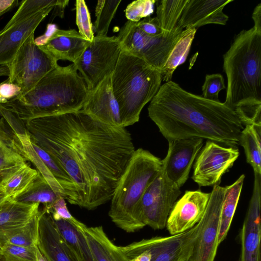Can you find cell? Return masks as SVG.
<instances>
[{"instance_id":"bcb514c9","label":"cell","mask_w":261,"mask_h":261,"mask_svg":"<svg viewBox=\"0 0 261 261\" xmlns=\"http://www.w3.org/2000/svg\"><path fill=\"white\" fill-rule=\"evenodd\" d=\"M151 254L148 251H144L129 259V261H150Z\"/></svg>"},{"instance_id":"30bf717a","label":"cell","mask_w":261,"mask_h":261,"mask_svg":"<svg viewBox=\"0 0 261 261\" xmlns=\"http://www.w3.org/2000/svg\"><path fill=\"white\" fill-rule=\"evenodd\" d=\"M121 51L117 36L94 37L74 63L88 90L111 75Z\"/></svg>"},{"instance_id":"ab89813d","label":"cell","mask_w":261,"mask_h":261,"mask_svg":"<svg viewBox=\"0 0 261 261\" xmlns=\"http://www.w3.org/2000/svg\"><path fill=\"white\" fill-rule=\"evenodd\" d=\"M49 211L53 217L60 218L73 223L78 221L68 211L65 199L63 197L59 198Z\"/></svg>"},{"instance_id":"6da1fadb","label":"cell","mask_w":261,"mask_h":261,"mask_svg":"<svg viewBox=\"0 0 261 261\" xmlns=\"http://www.w3.org/2000/svg\"><path fill=\"white\" fill-rule=\"evenodd\" d=\"M24 123L31 141L72 180L75 205L92 210L111 199L135 150L125 127L104 123L82 110Z\"/></svg>"},{"instance_id":"ffe728a7","label":"cell","mask_w":261,"mask_h":261,"mask_svg":"<svg viewBox=\"0 0 261 261\" xmlns=\"http://www.w3.org/2000/svg\"><path fill=\"white\" fill-rule=\"evenodd\" d=\"M54 7L43 9L34 15L0 31V65H6L16 56L26 40Z\"/></svg>"},{"instance_id":"d4e9b609","label":"cell","mask_w":261,"mask_h":261,"mask_svg":"<svg viewBox=\"0 0 261 261\" xmlns=\"http://www.w3.org/2000/svg\"><path fill=\"white\" fill-rule=\"evenodd\" d=\"M53 217V216H52ZM55 224L68 245L71 249L78 261H96L85 236L76 224L66 220L53 217Z\"/></svg>"},{"instance_id":"e575fe53","label":"cell","mask_w":261,"mask_h":261,"mask_svg":"<svg viewBox=\"0 0 261 261\" xmlns=\"http://www.w3.org/2000/svg\"><path fill=\"white\" fill-rule=\"evenodd\" d=\"M75 6L78 32L85 39L91 42L95 36L88 7L84 0H76Z\"/></svg>"},{"instance_id":"52a82bcc","label":"cell","mask_w":261,"mask_h":261,"mask_svg":"<svg viewBox=\"0 0 261 261\" xmlns=\"http://www.w3.org/2000/svg\"><path fill=\"white\" fill-rule=\"evenodd\" d=\"M182 31L177 25L169 34L152 36L140 30L136 22L127 20L117 37L122 50L143 60L161 71Z\"/></svg>"},{"instance_id":"836d02e7","label":"cell","mask_w":261,"mask_h":261,"mask_svg":"<svg viewBox=\"0 0 261 261\" xmlns=\"http://www.w3.org/2000/svg\"><path fill=\"white\" fill-rule=\"evenodd\" d=\"M58 0H25L22 1L18 10L5 27L22 21L40 12L43 9L55 7Z\"/></svg>"},{"instance_id":"d6986e66","label":"cell","mask_w":261,"mask_h":261,"mask_svg":"<svg viewBox=\"0 0 261 261\" xmlns=\"http://www.w3.org/2000/svg\"><path fill=\"white\" fill-rule=\"evenodd\" d=\"M37 245L48 261H78L58 231L50 212L44 206L40 211Z\"/></svg>"},{"instance_id":"8992f818","label":"cell","mask_w":261,"mask_h":261,"mask_svg":"<svg viewBox=\"0 0 261 261\" xmlns=\"http://www.w3.org/2000/svg\"><path fill=\"white\" fill-rule=\"evenodd\" d=\"M111 79L123 127L139 121L143 108L155 96L162 81L159 70L123 50Z\"/></svg>"},{"instance_id":"d6a6232c","label":"cell","mask_w":261,"mask_h":261,"mask_svg":"<svg viewBox=\"0 0 261 261\" xmlns=\"http://www.w3.org/2000/svg\"><path fill=\"white\" fill-rule=\"evenodd\" d=\"M121 0H99L95 9L94 29L97 36H106Z\"/></svg>"},{"instance_id":"7dc6e473","label":"cell","mask_w":261,"mask_h":261,"mask_svg":"<svg viewBox=\"0 0 261 261\" xmlns=\"http://www.w3.org/2000/svg\"><path fill=\"white\" fill-rule=\"evenodd\" d=\"M8 198L6 194L4 187L3 185L0 184V205Z\"/></svg>"},{"instance_id":"ba28073f","label":"cell","mask_w":261,"mask_h":261,"mask_svg":"<svg viewBox=\"0 0 261 261\" xmlns=\"http://www.w3.org/2000/svg\"><path fill=\"white\" fill-rule=\"evenodd\" d=\"M58 65V62L35 43L33 33L23 43L15 57L5 65L9 70L7 81L19 87L21 93L18 96H22Z\"/></svg>"},{"instance_id":"8d00e7d4","label":"cell","mask_w":261,"mask_h":261,"mask_svg":"<svg viewBox=\"0 0 261 261\" xmlns=\"http://www.w3.org/2000/svg\"><path fill=\"white\" fill-rule=\"evenodd\" d=\"M156 1L136 0L129 4L125 10V14L128 21L137 22L142 18H145L153 12V6Z\"/></svg>"},{"instance_id":"5bb4252c","label":"cell","mask_w":261,"mask_h":261,"mask_svg":"<svg viewBox=\"0 0 261 261\" xmlns=\"http://www.w3.org/2000/svg\"><path fill=\"white\" fill-rule=\"evenodd\" d=\"M203 143V139L198 138L168 141V150L162 160V168L168 179L179 188L188 179Z\"/></svg>"},{"instance_id":"681fc988","label":"cell","mask_w":261,"mask_h":261,"mask_svg":"<svg viewBox=\"0 0 261 261\" xmlns=\"http://www.w3.org/2000/svg\"><path fill=\"white\" fill-rule=\"evenodd\" d=\"M2 259H3V257L2 254L1 247H0V260Z\"/></svg>"},{"instance_id":"9a60e30c","label":"cell","mask_w":261,"mask_h":261,"mask_svg":"<svg viewBox=\"0 0 261 261\" xmlns=\"http://www.w3.org/2000/svg\"><path fill=\"white\" fill-rule=\"evenodd\" d=\"M253 192L241 231L239 261H260L261 174L254 173Z\"/></svg>"},{"instance_id":"44dd1931","label":"cell","mask_w":261,"mask_h":261,"mask_svg":"<svg viewBox=\"0 0 261 261\" xmlns=\"http://www.w3.org/2000/svg\"><path fill=\"white\" fill-rule=\"evenodd\" d=\"M29 161L16 133L3 117L0 119V184L23 167Z\"/></svg>"},{"instance_id":"603a6c76","label":"cell","mask_w":261,"mask_h":261,"mask_svg":"<svg viewBox=\"0 0 261 261\" xmlns=\"http://www.w3.org/2000/svg\"><path fill=\"white\" fill-rule=\"evenodd\" d=\"M39 203H24L10 198L0 205V244L11 231L29 222L38 213Z\"/></svg>"},{"instance_id":"ee69618b","label":"cell","mask_w":261,"mask_h":261,"mask_svg":"<svg viewBox=\"0 0 261 261\" xmlns=\"http://www.w3.org/2000/svg\"><path fill=\"white\" fill-rule=\"evenodd\" d=\"M18 3V0H0V17L16 6Z\"/></svg>"},{"instance_id":"4fadbf2b","label":"cell","mask_w":261,"mask_h":261,"mask_svg":"<svg viewBox=\"0 0 261 261\" xmlns=\"http://www.w3.org/2000/svg\"><path fill=\"white\" fill-rule=\"evenodd\" d=\"M224 191L225 187L214 186L189 261H214L219 246L218 236Z\"/></svg>"},{"instance_id":"cb8c5ba5","label":"cell","mask_w":261,"mask_h":261,"mask_svg":"<svg viewBox=\"0 0 261 261\" xmlns=\"http://www.w3.org/2000/svg\"><path fill=\"white\" fill-rule=\"evenodd\" d=\"M83 232L96 261H129V259L107 236L101 226L88 227L80 222Z\"/></svg>"},{"instance_id":"c3c4849f","label":"cell","mask_w":261,"mask_h":261,"mask_svg":"<svg viewBox=\"0 0 261 261\" xmlns=\"http://www.w3.org/2000/svg\"><path fill=\"white\" fill-rule=\"evenodd\" d=\"M37 261H48L46 257L42 253L37 245L36 246Z\"/></svg>"},{"instance_id":"4dcf8cb0","label":"cell","mask_w":261,"mask_h":261,"mask_svg":"<svg viewBox=\"0 0 261 261\" xmlns=\"http://www.w3.org/2000/svg\"><path fill=\"white\" fill-rule=\"evenodd\" d=\"M40 210L32 219L25 225L11 231L2 240L0 247L9 244L23 247L37 245L39 235Z\"/></svg>"},{"instance_id":"2e32d148","label":"cell","mask_w":261,"mask_h":261,"mask_svg":"<svg viewBox=\"0 0 261 261\" xmlns=\"http://www.w3.org/2000/svg\"><path fill=\"white\" fill-rule=\"evenodd\" d=\"M211 193L186 191L173 205L166 227L171 235L185 232L197 224L206 210Z\"/></svg>"},{"instance_id":"7c38bea8","label":"cell","mask_w":261,"mask_h":261,"mask_svg":"<svg viewBox=\"0 0 261 261\" xmlns=\"http://www.w3.org/2000/svg\"><path fill=\"white\" fill-rule=\"evenodd\" d=\"M239 155L237 147L223 146L207 140L196 158L193 180L200 187L219 185L222 175L233 166Z\"/></svg>"},{"instance_id":"f907efd6","label":"cell","mask_w":261,"mask_h":261,"mask_svg":"<svg viewBox=\"0 0 261 261\" xmlns=\"http://www.w3.org/2000/svg\"><path fill=\"white\" fill-rule=\"evenodd\" d=\"M0 261H5V260H4V258H3V259H1V260H0Z\"/></svg>"},{"instance_id":"74e56055","label":"cell","mask_w":261,"mask_h":261,"mask_svg":"<svg viewBox=\"0 0 261 261\" xmlns=\"http://www.w3.org/2000/svg\"><path fill=\"white\" fill-rule=\"evenodd\" d=\"M225 88L224 78L221 74H207L202 87V97L208 100L220 101L218 94Z\"/></svg>"},{"instance_id":"277c9868","label":"cell","mask_w":261,"mask_h":261,"mask_svg":"<svg viewBox=\"0 0 261 261\" xmlns=\"http://www.w3.org/2000/svg\"><path fill=\"white\" fill-rule=\"evenodd\" d=\"M88 92L74 64L58 65L29 92L1 105L25 122L81 110Z\"/></svg>"},{"instance_id":"e0dca14e","label":"cell","mask_w":261,"mask_h":261,"mask_svg":"<svg viewBox=\"0 0 261 261\" xmlns=\"http://www.w3.org/2000/svg\"><path fill=\"white\" fill-rule=\"evenodd\" d=\"M81 110L104 123L122 126L119 106L112 91L111 75L88 90Z\"/></svg>"},{"instance_id":"f546056e","label":"cell","mask_w":261,"mask_h":261,"mask_svg":"<svg viewBox=\"0 0 261 261\" xmlns=\"http://www.w3.org/2000/svg\"><path fill=\"white\" fill-rule=\"evenodd\" d=\"M188 0L156 1V17L164 34L172 32L177 27Z\"/></svg>"},{"instance_id":"d590c367","label":"cell","mask_w":261,"mask_h":261,"mask_svg":"<svg viewBox=\"0 0 261 261\" xmlns=\"http://www.w3.org/2000/svg\"><path fill=\"white\" fill-rule=\"evenodd\" d=\"M36 246L23 247L6 244L1 247L2 256L5 261H37Z\"/></svg>"},{"instance_id":"7402d4cb","label":"cell","mask_w":261,"mask_h":261,"mask_svg":"<svg viewBox=\"0 0 261 261\" xmlns=\"http://www.w3.org/2000/svg\"><path fill=\"white\" fill-rule=\"evenodd\" d=\"M90 42L74 29H57L47 43L39 47L57 62L66 60L74 64Z\"/></svg>"},{"instance_id":"f6af8a7d","label":"cell","mask_w":261,"mask_h":261,"mask_svg":"<svg viewBox=\"0 0 261 261\" xmlns=\"http://www.w3.org/2000/svg\"><path fill=\"white\" fill-rule=\"evenodd\" d=\"M68 0H58L57 4L53 8L54 12L52 16L54 15V17L59 16V17H63L65 9L68 5Z\"/></svg>"},{"instance_id":"8fae6325","label":"cell","mask_w":261,"mask_h":261,"mask_svg":"<svg viewBox=\"0 0 261 261\" xmlns=\"http://www.w3.org/2000/svg\"><path fill=\"white\" fill-rule=\"evenodd\" d=\"M180 194V188L168 179L162 168L142 199L141 218L145 225L154 229L165 227L169 213Z\"/></svg>"},{"instance_id":"5b68a950","label":"cell","mask_w":261,"mask_h":261,"mask_svg":"<svg viewBox=\"0 0 261 261\" xmlns=\"http://www.w3.org/2000/svg\"><path fill=\"white\" fill-rule=\"evenodd\" d=\"M162 165V160L149 151L135 150L111 199L109 216L118 227L134 232L145 226L141 218L142 199Z\"/></svg>"},{"instance_id":"3957f363","label":"cell","mask_w":261,"mask_h":261,"mask_svg":"<svg viewBox=\"0 0 261 261\" xmlns=\"http://www.w3.org/2000/svg\"><path fill=\"white\" fill-rule=\"evenodd\" d=\"M223 68L224 104L243 125H261V32L253 27L237 35L223 56Z\"/></svg>"},{"instance_id":"b9f144b4","label":"cell","mask_w":261,"mask_h":261,"mask_svg":"<svg viewBox=\"0 0 261 261\" xmlns=\"http://www.w3.org/2000/svg\"><path fill=\"white\" fill-rule=\"evenodd\" d=\"M57 29L55 24H48L45 33L42 36L34 39L35 43L38 46L44 45Z\"/></svg>"},{"instance_id":"60d3db41","label":"cell","mask_w":261,"mask_h":261,"mask_svg":"<svg viewBox=\"0 0 261 261\" xmlns=\"http://www.w3.org/2000/svg\"><path fill=\"white\" fill-rule=\"evenodd\" d=\"M21 89L7 80L0 84V104H4L19 96Z\"/></svg>"},{"instance_id":"484cf974","label":"cell","mask_w":261,"mask_h":261,"mask_svg":"<svg viewBox=\"0 0 261 261\" xmlns=\"http://www.w3.org/2000/svg\"><path fill=\"white\" fill-rule=\"evenodd\" d=\"M245 179L241 175L232 185L225 187L221 207L218 244L226 238L235 213Z\"/></svg>"},{"instance_id":"83f0119b","label":"cell","mask_w":261,"mask_h":261,"mask_svg":"<svg viewBox=\"0 0 261 261\" xmlns=\"http://www.w3.org/2000/svg\"><path fill=\"white\" fill-rule=\"evenodd\" d=\"M197 29H184L177 42L171 50L166 62L161 70L162 80L171 81L175 70L183 63L189 54Z\"/></svg>"},{"instance_id":"ac0fdd59","label":"cell","mask_w":261,"mask_h":261,"mask_svg":"<svg viewBox=\"0 0 261 261\" xmlns=\"http://www.w3.org/2000/svg\"><path fill=\"white\" fill-rule=\"evenodd\" d=\"M233 0H188L177 25L184 29H197L208 24H226L228 16L223 11Z\"/></svg>"},{"instance_id":"f1b7e54d","label":"cell","mask_w":261,"mask_h":261,"mask_svg":"<svg viewBox=\"0 0 261 261\" xmlns=\"http://www.w3.org/2000/svg\"><path fill=\"white\" fill-rule=\"evenodd\" d=\"M239 144L244 148L247 162L254 173L261 174V125H245L240 134Z\"/></svg>"},{"instance_id":"7bdbcfd3","label":"cell","mask_w":261,"mask_h":261,"mask_svg":"<svg viewBox=\"0 0 261 261\" xmlns=\"http://www.w3.org/2000/svg\"><path fill=\"white\" fill-rule=\"evenodd\" d=\"M252 19L254 21L255 29L261 32V4H258L254 8L252 13Z\"/></svg>"},{"instance_id":"7a4b0ae2","label":"cell","mask_w":261,"mask_h":261,"mask_svg":"<svg viewBox=\"0 0 261 261\" xmlns=\"http://www.w3.org/2000/svg\"><path fill=\"white\" fill-rule=\"evenodd\" d=\"M148 113L168 141L198 138L237 147L244 128L224 103L189 92L171 81L160 86Z\"/></svg>"},{"instance_id":"1f68e13d","label":"cell","mask_w":261,"mask_h":261,"mask_svg":"<svg viewBox=\"0 0 261 261\" xmlns=\"http://www.w3.org/2000/svg\"><path fill=\"white\" fill-rule=\"evenodd\" d=\"M39 172L28 164L7 179L2 185L6 195L13 198L24 191L37 176Z\"/></svg>"},{"instance_id":"f35d334b","label":"cell","mask_w":261,"mask_h":261,"mask_svg":"<svg viewBox=\"0 0 261 261\" xmlns=\"http://www.w3.org/2000/svg\"><path fill=\"white\" fill-rule=\"evenodd\" d=\"M136 24L140 30L148 35L157 36L164 34L156 17H146Z\"/></svg>"},{"instance_id":"9c48e42d","label":"cell","mask_w":261,"mask_h":261,"mask_svg":"<svg viewBox=\"0 0 261 261\" xmlns=\"http://www.w3.org/2000/svg\"><path fill=\"white\" fill-rule=\"evenodd\" d=\"M201 228L200 220L185 232L169 237L143 239L120 247L129 259L148 251L151 254L150 261H189Z\"/></svg>"},{"instance_id":"4316f807","label":"cell","mask_w":261,"mask_h":261,"mask_svg":"<svg viewBox=\"0 0 261 261\" xmlns=\"http://www.w3.org/2000/svg\"><path fill=\"white\" fill-rule=\"evenodd\" d=\"M60 197L39 173L30 185L22 193L11 198L24 203H42L50 210Z\"/></svg>"}]
</instances>
